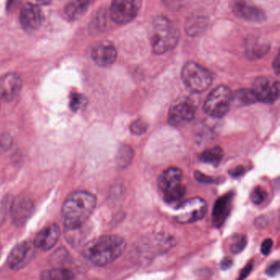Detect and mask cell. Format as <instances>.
<instances>
[{"label": "cell", "instance_id": "cell-20", "mask_svg": "<svg viewBox=\"0 0 280 280\" xmlns=\"http://www.w3.org/2000/svg\"><path fill=\"white\" fill-rule=\"evenodd\" d=\"M269 51V45L259 38H249L247 41V55L252 59L260 58Z\"/></svg>", "mask_w": 280, "mask_h": 280}, {"label": "cell", "instance_id": "cell-34", "mask_svg": "<svg viewBox=\"0 0 280 280\" xmlns=\"http://www.w3.org/2000/svg\"><path fill=\"white\" fill-rule=\"evenodd\" d=\"M51 2V0H28L29 4L41 6V5H49Z\"/></svg>", "mask_w": 280, "mask_h": 280}, {"label": "cell", "instance_id": "cell-6", "mask_svg": "<svg viewBox=\"0 0 280 280\" xmlns=\"http://www.w3.org/2000/svg\"><path fill=\"white\" fill-rule=\"evenodd\" d=\"M233 101V94L227 86H218L207 97L204 111L212 117H222L228 113Z\"/></svg>", "mask_w": 280, "mask_h": 280}, {"label": "cell", "instance_id": "cell-18", "mask_svg": "<svg viewBox=\"0 0 280 280\" xmlns=\"http://www.w3.org/2000/svg\"><path fill=\"white\" fill-rule=\"evenodd\" d=\"M232 194H227L224 197H220L216 205L214 207L213 210V220L214 223L221 225L223 221L225 220L228 213L229 212V208L231 205V199Z\"/></svg>", "mask_w": 280, "mask_h": 280}, {"label": "cell", "instance_id": "cell-23", "mask_svg": "<svg viewBox=\"0 0 280 280\" xmlns=\"http://www.w3.org/2000/svg\"><path fill=\"white\" fill-rule=\"evenodd\" d=\"M206 26V20L202 17H196L189 19L186 26V29H187V32L190 35L196 36L205 31Z\"/></svg>", "mask_w": 280, "mask_h": 280}, {"label": "cell", "instance_id": "cell-15", "mask_svg": "<svg viewBox=\"0 0 280 280\" xmlns=\"http://www.w3.org/2000/svg\"><path fill=\"white\" fill-rule=\"evenodd\" d=\"M22 82L19 75L7 74L0 78V98L12 101L17 98L22 90Z\"/></svg>", "mask_w": 280, "mask_h": 280}, {"label": "cell", "instance_id": "cell-1", "mask_svg": "<svg viewBox=\"0 0 280 280\" xmlns=\"http://www.w3.org/2000/svg\"><path fill=\"white\" fill-rule=\"evenodd\" d=\"M96 207V198L91 192L75 191L66 197L62 208L65 228L68 231L82 229Z\"/></svg>", "mask_w": 280, "mask_h": 280}, {"label": "cell", "instance_id": "cell-12", "mask_svg": "<svg viewBox=\"0 0 280 280\" xmlns=\"http://www.w3.org/2000/svg\"><path fill=\"white\" fill-rule=\"evenodd\" d=\"M233 12L241 19L246 20L249 22L260 23L265 20L264 12L246 0H235Z\"/></svg>", "mask_w": 280, "mask_h": 280}, {"label": "cell", "instance_id": "cell-35", "mask_svg": "<svg viewBox=\"0 0 280 280\" xmlns=\"http://www.w3.org/2000/svg\"><path fill=\"white\" fill-rule=\"evenodd\" d=\"M274 67L276 70V72L278 73V70H279V58L278 56L276 58L275 62H274Z\"/></svg>", "mask_w": 280, "mask_h": 280}, {"label": "cell", "instance_id": "cell-14", "mask_svg": "<svg viewBox=\"0 0 280 280\" xmlns=\"http://www.w3.org/2000/svg\"><path fill=\"white\" fill-rule=\"evenodd\" d=\"M116 48L109 41H102L95 45L91 53L94 62L100 66H108L112 65L117 58Z\"/></svg>", "mask_w": 280, "mask_h": 280}, {"label": "cell", "instance_id": "cell-4", "mask_svg": "<svg viewBox=\"0 0 280 280\" xmlns=\"http://www.w3.org/2000/svg\"><path fill=\"white\" fill-rule=\"evenodd\" d=\"M183 172L177 167H170L161 173L158 185L164 193V201L173 204L183 198L185 195L186 188L182 184Z\"/></svg>", "mask_w": 280, "mask_h": 280}, {"label": "cell", "instance_id": "cell-25", "mask_svg": "<svg viewBox=\"0 0 280 280\" xmlns=\"http://www.w3.org/2000/svg\"><path fill=\"white\" fill-rule=\"evenodd\" d=\"M248 244L247 237L243 234H236L231 240L230 251L233 254L241 253Z\"/></svg>", "mask_w": 280, "mask_h": 280}, {"label": "cell", "instance_id": "cell-5", "mask_svg": "<svg viewBox=\"0 0 280 280\" xmlns=\"http://www.w3.org/2000/svg\"><path fill=\"white\" fill-rule=\"evenodd\" d=\"M182 79L190 91L200 93L209 88L213 77L205 67L196 62H188L182 70Z\"/></svg>", "mask_w": 280, "mask_h": 280}, {"label": "cell", "instance_id": "cell-33", "mask_svg": "<svg viewBox=\"0 0 280 280\" xmlns=\"http://www.w3.org/2000/svg\"><path fill=\"white\" fill-rule=\"evenodd\" d=\"M233 265V261L229 258L224 259L220 264V267L223 269H228Z\"/></svg>", "mask_w": 280, "mask_h": 280}, {"label": "cell", "instance_id": "cell-32", "mask_svg": "<svg viewBox=\"0 0 280 280\" xmlns=\"http://www.w3.org/2000/svg\"><path fill=\"white\" fill-rule=\"evenodd\" d=\"M252 267H253V264L252 262L248 264V265L243 268V269L241 270V273H240L239 278H237V280H243L249 275L251 271L252 270Z\"/></svg>", "mask_w": 280, "mask_h": 280}, {"label": "cell", "instance_id": "cell-24", "mask_svg": "<svg viewBox=\"0 0 280 280\" xmlns=\"http://www.w3.org/2000/svg\"><path fill=\"white\" fill-rule=\"evenodd\" d=\"M87 99L83 94L79 93H73L69 99V107L74 111H81L86 107Z\"/></svg>", "mask_w": 280, "mask_h": 280}, {"label": "cell", "instance_id": "cell-31", "mask_svg": "<svg viewBox=\"0 0 280 280\" xmlns=\"http://www.w3.org/2000/svg\"><path fill=\"white\" fill-rule=\"evenodd\" d=\"M163 2L165 4L168 8L172 9H177L179 8H181L186 0H163Z\"/></svg>", "mask_w": 280, "mask_h": 280}, {"label": "cell", "instance_id": "cell-28", "mask_svg": "<svg viewBox=\"0 0 280 280\" xmlns=\"http://www.w3.org/2000/svg\"><path fill=\"white\" fill-rule=\"evenodd\" d=\"M147 128H148V126H147L146 122L140 120V119L132 122L131 127H130V130L132 131V134L137 135L144 134L147 131Z\"/></svg>", "mask_w": 280, "mask_h": 280}, {"label": "cell", "instance_id": "cell-26", "mask_svg": "<svg viewBox=\"0 0 280 280\" xmlns=\"http://www.w3.org/2000/svg\"><path fill=\"white\" fill-rule=\"evenodd\" d=\"M236 99H237L241 104H250L257 101L255 98L254 94L252 90H240L239 92L236 94Z\"/></svg>", "mask_w": 280, "mask_h": 280}, {"label": "cell", "instance_id": "cell-11", "mask_svg": "<svg viewBox=\"0 0 280 280\" xmlns=\"http://www.w3.org/2000/svg\"><path fill=\"white\" fill-rule=\"evenodd\" d=\"M33 243L24 241L17 244L8 257V264L13 270H19L23 269L31 261L34 256Z\"/></svg>", "mask_w": 280, "mask_h": 280}, {"label": "cell", "instance_id": "cell-2", "mask_svg": "<svg viewBox=\"0 0 280 280\" xmlns=\"http://www.w3.org/2000/svg\"><path fill=\"white\" fill-rule=\"evenodd\" d=\"M125 240L118 235H103L91 240L82 250V254L93 265L103 266L120 257L126 249Z\"/></svg>", "mask_w": 280, "mask_h": 280}, {"label": "cell", "instance_id": "cell-9", "mask_svg": "<svg viewBox=\"0 0 280 280\" xmlns=\"http://www.w3.org/2000/svg\"><path fill=\"white\" fill-rule=\"evenodd\" d=\"M252 91L257 100L265 103H274L278 98L279 84L272 77H259L255 81Z\"/></svg>", "mask_w": 280, "mask_h": 280}, {"label": "cell", "instance_id": "cell-13", "mask_svg": "<svg viewBox=\"0 0 280 280\" xmlns=\"http://www.w3.org/2000/svg\"><path fill=\"white\" fill-rule=\"evenodd\" d=\"M59 237V227L57 224H52L37 233L33 241V245L34 248H40L41 250H50L56 245Z\"/></svg>", "mask_w": 280, "mask_h": 280}, {"label": "cell", "instance_id": "cell-17", "mask_svg": "<svg viewBox=\"0 0 280 280\" xmlns=\"http://www.w3.org/2000/svg\"><path fill=\"white\" fill-rule=\"evenodd\" d=\"M42 22V13L39 6L27 4L20 13V23L26 30L31 31L39 28Z\"/></svg>", "mask_w": 280, "mask_h": 280}, {"label": "cell", "instance_id": "cell-19", "mask_svg": "<svg viewBox=\"0 0 280 280\" xmlns=\"http://www.w3.org/2000/svg\"><path fill=\"white\" fill-rule=\"evenodd\" d=\"M92 0H74L66 7L65 13L72 20L78 19L88 11Z\"/></svg>", "mask_w": 280, "mask_h": 280}, {"label": "cell", "instance_id": "cell-22", "mask_svg": "<svg viewBox=\"0 0 280 280\" xmlns=\"http://www.w3.org/2000/svg\"><path fill=\"white\" fill-rule=\"evenodd\" d=\"M223 157H224V151L222 148L216 147L203 152L200 155V161L203 163L217 167L221 163Z\"/></svg>", "mask_w": 280, "mask_h": 280}, {"label": "cell", "instance_id": "cell-21", "mask_svg": "<svg viewBox=\"0 0 280 280\" xmlns=\"http://www.w3.org/2000/svg\"><path fill=\"white\" fill-rule=\"evenodd\" d=\"M41 280H74L75 276L69 269L63 268H55L42 272Z\"/></svg>", "mask_w": 280, "mask_h": 280}, {"label": "cell", "instance_id": "cell-29", "mask_svg": "<svg viewBox=\"0 0 280 280\" xmlns=\"http://www.w3.org/2000/svg\"><path fill=\"white\" fill-rule=\"evenodd\" d=\"M280 265L278 261H275L274 263H272L271 265L268 266L267 269L265 270V273L269 276L274 277V276L277 275L279 272Z\"/></svg>", "mask_w": 280, "mask_h": 280}, {"label": "cell", "instance_id": "cell-3", "mask_svg": "<svg viewBox=\"0 0 280 280\" xmlns=\"http://www.w3.org/2000/svg\"><path fill=\"white\" fill-rule=\"evenodd\" d=\"M180 34L177 26L167 17H155L151 30V41L155 54H163L173 50L179 43Z\"/></svg>", "mask_w": 280, "mask_h": 280}, {"label": "cell", "instance_id": "cell-10", "mask_svg": "<svg viewBox=\"0 0 280 280\" xmlns=\"http://www.w3.org/2000/svg\"><path fill=\"white\" fill-rule=\"evenodd\" d=\"M194 103L188 99H182L176 101L168 111V122L175 127H182L194 118Z\"/></svg>", "mask_w": 280, "mask_h": 280}, {"label": "cell", "instance_id": "cell-30", "mask_svg": "<svg viewBox=\"0 0 280 280\" xmlns=\"http://www.w3.org/2000/svg\"><path fill=\"white\" fill-rule=\"evenodd\" d=\"M272 247H273V241H272V239L267 238V239L264 240L263 243L261 244V253L264 256H268L269 253H270V251H271Z\"/></svg>", "mask_w": 280, "mask_h": 280}, {"label": "cell", "instance_id": "cell-16", "mask_svg": "<svg viewBox=\"0 0 280 280\" xmlns=\"http://www.w3.org/2000/svg\"><path fill=\"white\" fill-rule=\"evenodd\" d=\"M34 211L32 200L27 197H17L12 205V217L17 225H23L30 218Z\"/></svg>", "mask_w": 280, "mask_h": 280}, {"label": "cell", "instance_id": "cell-7", "mask_svg": "<svg viewBox=\"0 0 280 280\" xmlns=\"http://www.w3.org/2000/svg\"><path fill=\"white\" fill-rule=\"evenodd\" d=\"M207 212V204L200 197H193L183 202L178 207L175 212L174 220L179 224H191L205 217Z\"/></svg>", "mask_w": 280, "mask_h": 280}, {"label": "cell", "instance_id": "cell-8", "mask_svg": "<svg viewBox=\"0 0 280 280\" xmlns=\"http://www.w3.org/2000/svg\"><path fill=\"white\" fill-rule=\"evenodd\" d=\"M141 0H113L110 16L118 24L132 22L140 10Z\"/></svg>", "mask_w": 280, "mask_h": 280}, {"label": "cell", "instance_id": "cell-27", "mask_svg": "<svg viewBox=\"0 0 280 280\" xmlns=\"http://www.w3.org/2000/svg\"><path fill=\"white\" fill-rule=\"evenodd\" d=\"M267 196V192L264 188L261 187H257L254 190L252 191L251 199L253 204L260 205V204H263L264 202L266 200Z\"/></svg>", "mask_w": 280, "mask_h": 280}]
</instances>
